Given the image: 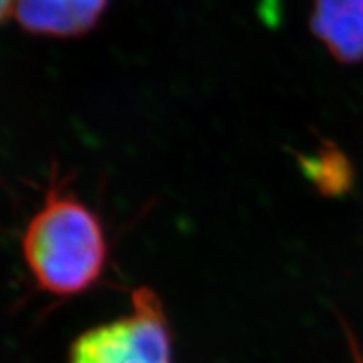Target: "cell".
Instances as JSON below:
<instances>
[{
	"mask_svg": "<svg viewBox=\"0 0 363 363\" xmlns=\"http://www.w3.org/2000/svg\"><path fill=\"white\" fill-rule=\"evenodd\" d=\"M65 185L54 167L43 206L27 222L21 240L26 266L38 288L57 298L89 291L110 259L101 219Z\"/></svg>",
	"mask_w": 363,
	"mask_h": 363,
	"instance_id": "cell-1",
	"label": "cell"
},
{
	"mask_svg": "<svg viewBox=\"0 0 363 363\" xmlns=\"http://www.w3.org/2000/svg\"><path fill=\"white\" fill-rule=\"evenodd\" d=\"M130 313L83 331L71 343L67 363H174V337L155 289L138 286Z\"/></svg>",
	"mask_w": 363,
	"mask_h": 363,
	"instance_id": "cell-2",
	"label": "cell"
},
{
	"mask_svg": "<svg viewBox=\"0 0 363 363\" xmlns=\"http://www.w3.org/2000/svg\"><path fill=\"white\" fill-rule=\"evenodd\" d=\"M110 0H16L13 17L27 33L76 39L98 27Z\"/></svg>",
	"mask_w": 363,
	"mask_h": 363,
	"instance_id": "cell-3",
	"label": "cell"
},
{
	"mask_svg": "<svg viewBox=\"0 0 363 363\" xmlns=\"http://www.w3.org/2000/svg\"><path fill=\"white\" fill-rule=\"evenodd\" d=\"M310 30L342 65L363 61V0H313Z\"/></svg>",
	"mask_w": 363,
	"mask_h": 363,
	"instance_id": "cell-4",
	"label": "cell"
},
{
	"mask_svg": "<svg viewBox=\"0 0 363 363\" xmlns=\"http://www.w3.org/2000/svg\"><path fill=\"white\" fill-rule=\"evenodd\" d=\"M296 158L301 174L320 195L338 199L352 192L357 179L355 167L337 143L323 140L315 153H298Z\"/></svg>",
	"mask_w": 363,
	"mask_h": 363,
	"instance_id": "cell-5",
	"label": "cell"
},
{
	"mask_svg": "<svg viewBox=\"0 0 363 363\" xmlns=\"http://www.w3.org/2000/svg\"><path fill=\"white\" fill-rule=\"evenodd\" d=\"M13 4L16 0H0V24L7 19L9 13L13 12Z\"/></svg>",
	"mask_w": 363,
	"mask_h": 363,
	"instance_id": "cell-6",
	"label": "cell"
}]
</instances>
